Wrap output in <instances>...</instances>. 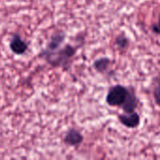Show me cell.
Returning a JSON list of instances; mask_svg holds the SVG:
<instances>
[{
	"label": "cell",
	"instance_id": "1",
	"mask_svg": "<svg viewBox=\"0 0 160 160\" xmlns=\"http://www.w3.org/2000/svg\"><path fill=\"white\" fill-rule=\"evenodd\" d=\"M105 101L110 107H119L124 112H132L139 105V98L135 91L121 84L113 85L109 89Z\"/></svg>",
	"mask_w": 160,
	"mask_h": 160
},
{
	"label": "cell",
	"instance_id": "2",
	"mask_svg": "<svg viewBox=\"0 0 160 160\" xmlns=\"http://www.w3.org/2000/svg\"><path fill=\"white\" fill-rule=\"evenodd\" d=\"M77 49L78 48L73 45L67 44L53 52L41 54V56L52 67H61L67 69L69 67L70 61L75 55Z\"/></svg>",
	"mask_w": 160,
	"mask_h": 160
},
{
	"label": "cell",
	"instance_id": "3",
	"mask_svg": "<svg viewBox=\"0 0 160 160\" xmlns=\"http://www.w3.org/2000/svg\"><path fill=\"white\" fill-rule=\"evenodd\" d=\"M118 119L120 123L128 128H136L141 124V115L136 112H123L118 114Z\"/></svg>",
	"mask_w": 160,
	"mask_h": 160
},
{
	"label": "cell",
	"instance_id": "4",
	"mask_svg": "<svg viewBox=\"0 0 160 160\" xmlns=\"http://www.w3.org/2000/svg\"><path fill=\"white\" fill-rule=\"evenodd\" d=\"M65 39H66V34L64 32H56V33H54L52 36L51 40L48 43L46 49L44 51H42L40 55L41 54H46V53H51V52H53L57 51L59 48H61V46L64 43Z\"/></svg>",
	"mask_w": 160,
	"mask_h": 160
},
{
	"label": "cell",
	"instance_id": "5",
	"mask_svg": "<svg viewBox=\"0 0 160 160\" xmlns=\"http://www.w3.org/2000/svg\"><path fill=\"white\" fill-rule=\"evenodd\" d=\"M82 142H83L82 134L75 128L68 129V131L66 133L64 137V142L69 146H79L80 144H82Z\"/></svg>",
	"mask_w": 160,
	"mask_h": 160
},
{
	"label": "cell",
	"instance_id": "6",
	"mask_svg": "<svg viewBox=\"0 0 160 160\" xmlns=\"http://www.w3.org/2000/svg\"><path fill=\"white\" fill-rule=\"evenodd\" d=\"M112 65V61L106 56L99 57L93 62L94 69L101 74H108V72L111 70Z\"/></svg>",
	"mask_w": 160,
	"mask_h": 160
},
{
	"label": "cell",
	"instance_id": "7",
	"mask_svg": "<svg viewBox=\"0 0 160 160\" xmlns=\"http://www.w3.org/2000/svg\"><path fill=\"white\" fill-rule=\"evenodd\" d=\"M9 47L15 54H23L28 48L27 44L22 39V38L16 34L12 36L9 43Z\"/></svg>",
	"mask_w": 160,
	"mask_h": 160
},
{
	"label": "cell",
	"instance_id": "8",
	"mask_svg": "<svg viewBox=\"0 0 160 160\" xmlns=\"http://www.w3.org/2000/svg\"><path fill=\"white\" fill-rule=\"evenodd\" d=\"M129 38L125 34H120L114 38V45L119 50H127L129 47Z\"/></svg>",
	"mask_w": 160,
	"mask_h": 160
},
{
	"label": "cell",
	"instance_id": "9",
	"mask_svg": "<svg viewBox=\"0 0 160 160\" xmlns=\"http://www.w3.org/2000/svg\"><path fill=\"white\" fill-rule=\"evenodd\" d=\"M153 96H154L157 105L160 106V74L156 79V83H155V87L153 90Z\"/></svg>",
	"mask_w": 160,
	"mask_h": 160
},
{
	"label": "cell",
	"instance_id": "10",
	"mask_svg": "<svg viewBox=\"0 0 160 160\" xmlns=\"http://www.w3.org/2000/svg\"><path fill=\"white\" fill-rule=\"evenodd\" d=\"M152 30H153L154 33H156V34H158V35H160V13L159 16H158V22H157L156 23H154L153 26H152Z\"/></svg>",
	"mask_w": 160,
	"mask_h": 160
},
{
	"label": "cell",
	"instance_id": "11",
	"mask_svg": "<svg viewBox=\"0 0 160 160\" xmlns=\"http://www.w3.org/2000/svg\"><path fill=\"white\" fill-rule=\"evenodd\" d=\"M0 57H1V52H0Z\"/></svg>",
	"mask_w": 160,
	"mask_h": 160
}]
</instances>
